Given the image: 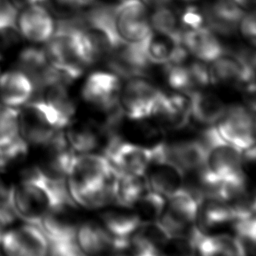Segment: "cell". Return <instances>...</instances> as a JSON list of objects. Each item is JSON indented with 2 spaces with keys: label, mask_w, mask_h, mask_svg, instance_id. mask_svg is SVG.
<instances>
[{
  "label": "cell",
  "mask_w": 256,
  "mask_h": 256,
  "mask_svg": "<svg viewBox=\"0 0 256 256\" xmlns=\"http://www.w3.org/2000/svg\"><path fill=\"white\" fill-rule=\"evenodd\" d=\"M11 194L16 217L37 226L47 215L75 205L66 180L53 178L39 167L26 170L20 181L12 186Z\"/></svg>",
  "instance_id": "obj_1"
},
{
  "label": "cell",
  "mask_w": 256,
  "mask_h": 256,
  "mask_svg": "<svg viewBox=\"0 0 256 256\" xmlns=\"http://www.w3.org/2000/svg\"><path fill=\"white\" fill-rule=\"evenodd\" d=\"M115 169L104 155H75L66 175V185L73 202L88 209L113 202L112 181Z\"/></svg>",
  "instance_id": "obj_2"
},
{
  "label": "cell",
  "mask_w": 256,
  "mask_h": 256,
  "mask_svg": "<svg viewBox=\"0 0 256 256\" xmlns=\"http://www.w3.org/2000/svg\"><path fill=\"white\" fill-rule=\"evenodd\" d=\"M202 141L207 153L201 168V180L207 188H212L243 172L242 151L224 141L216 127L207 128L202 135Z\"/></svg>",
  "instance_id": "obj_3"
},
{
  "label": "cell",
  "mask_w": 256,
  "mask_h": 256,
  "mask_svg": "<svg viewBox=\"0 0 256 256\" xmlns=\"http://www.w3.org/2000/svg\"><path fill=\"white\" fill-rule=\"evenodd\" d=\"M18 125L20 136L28 145L43 146L68 123L49 102L39 98L19 110Z\"/></svg>",
  "instance_id": "obj_4"
},
{
  "label": "cell",
  "mask_w": 256,
  "mask_h": 256,
  "mask_svg": "<svg viewBox=\"0 0 256 256\" xmlns=\"http://www.w3.org/2000/svg\"><path fill=\"white\" fill-rule=\"evenodd\" d=\"M203 196L196 191L181 187L166 199V205L157 219L172 238L188 235L196 226Z\"/></svg>",
  "instance_id": "obj_5"
},
{
  "label": "cell",
  "mask_w": 256,
  "mask_h": 256,
  "mask_svg": "<svg viewBox=\"0 0 256 256\" xmlns=\"http://www.w3.org/2000/svg\"><path fill=\"white\" fill-rule=\"evenodd\" d=\"M161 92L144 77L130 78L121 87L120 110L123 115L133 121L150 119Z\"/></svg>",
  "instance_id": "obj_6"
},
{
  "label": "cell",
  "mask_w": 256,
  "mask_h": 256,
  "mask_svg": "<svg viewBox=\"0 0 256 256\" xmlns=\"http://www.w3.org/2000/svg\"><path fill=\"white\" fill-rule=\"evenodd\" d=\"M104 156L117 172L143 177L154 158V147H146L111 136L104 150Z\"/></svg>",
  "instance_id": "obj_7"
},
{
  "label": "cell",
  "mask_w": 256,
  "mask_h": 256,
  "mask_svg": "<svg viewBox=\"0 0 256 256\" xmlns=\"http://www.w3.org/2000/svg\"><path fill=\"white\" fill-rule=\"evenodd\" d=\"M255 121L250 109L235 104L226 107L216 122V129L224 141L243 152L256 144Z\"/></svg>",
  "instance_id": "obj_8"
},
{
  "label": "cell",
  "mask_w": 256,
  "mask_h": 256,
  "mask_svg": "<svg viewBox=\"0 0 256 256\" xmlns=\"http://www.w3.org/2000/svg\"><path fill=\"white\" fill-rule=\"evenodd\" d=\"M146 5L141 0H123L114 8L116 32L124 43H142L153 33Z\"/></svg>",
  "instance_id": "obj_9"
},
{
  "label": "cell",
  "mask_w": 256,
  "mask_h": 256,
  "mask_svg": "<svg viewBox=\"0 0 256 256\" xmlns=\"http://www.w3.org/2000/svg\"><path fill=\"white\" fill-rule=\"evenodd\" d=\"M1 249L4 256H47L48 240L43 231L29 223L5 230Z\"/></svg>",
  "instance_id": "obj_10"
},
{
  "label": "cell",
  "mask_w": 256,
  "mask_h": 256,
  "mask_svg": "<svg viewBox=\"0 0 256 256\" xmlns=\"http://www.w3.org/2000/svg\"><path fill=\"white\" fill-rule=\"evenodd\" d=\"M121 81L113 72L91 73L82 87V97L88 104L110 113L119 106Z\"/></svg>",
  "instance_id": "obj_11"
},
{
  "label": "cell",
  "mask_w": 256,
  "mask_h": 256,
  "mask_svg": "<svg viewBox=\"0 0 256 256\" xmlns=\"http://www.w3.org/2000/svg\"><path fill=\"white\" fill-rule=\"evenodd\" d=\"M164 73L167 84L186 95L201 90L210 84L209 68L205 62L198 59L180 64H165Z\"/></svg>",
  "instance_id": "obj_12"
},
{
  "label": "cell",
  "mask_w": 256,
  "mask_h": 256,
  "mask_svg": "<svg viewBox=\"0 0 256 256\" xmlns=\"http://www.w3.org/2000/svg\"><path fill=\"white\" fill-rule=\"evenodd\" d=\"M209 74L210 83L235 87H244L255 78L252 68L237 51L227 52L214 60Z\"/></svg>",
  "instance_id": "obj_13"
},
{
  "label": "cell",
  "mask_w": 256,
  "mask_h": 256,
  "mask_svg": "<svg viewBox=\"0 0 256 256\" xmlns=\"http://www.w3.org/2000/svg\"><path fill=\"white\" fill-rule=\"evenodd\" d=\"M19 33L34 43L47 42L55 31V22L50 11L43 5L31 4L22 8L17 17Z\"/></svg>",
  "instance_id": "obj_14"
},
{
  "label": "cell",
  "mask_w": 256,
  "mask_h": 256,
  "mask_svg": "<svg viewBox=\"0 0 256 256\" xmlns=\"http://www.w3.org/2000/svg\"><path fill=\"white\" fill-rule=\"evenodd\" d=\"M150 118L154 119L159 126L167 129L184 128L191 119L188 95L161 92Z\"/></svg>",
  "instance_id": "obj_15"
},
{
  "label": "cell",
  "mask_w": 256,
  "mask_h": 256,
  "mask_svg": "<svg viewBox=\"0 0 256 256\" xmlns=\"http://www.w3.org/2000/svg\"><path fill=\"white\" fill-rule=\"evenodd\" d=\"M100 219V223L113 239L114 251L127 250L130 237L143 222L135 211L125 207L108 210L101 214Z\"/></svg>",
  "instance_id": "obj_16"
},
{
  "label": "cell",
  "mask_w": 256,
  "mask_h": 256,
  "mask_svg": "<svg viewBox=\"0 0 256 256\" xmlns=\"http://www.w3.org/2000/svg\"><path fill=\"white\" fill-rule=\"evenodd\" d=\"M42 163L38 166L45 174L57 178H66L75 157V152L67 142L64 132H57L45 145Z\"/></svg>",
  "instance_id": "obj_17"
},
{
  "label": "cell",
  "mask_w": 256,
  "mask_h": 256,
  "mask_svg": "<svg viewBox=\"0 0 256 256\" xmlns=\"http://www.w3.org/2000/svg\"><path fill=\"white\" fill-rule=\"evenodd\" d=\"M205 25L214 33L231 36L244 15L243 9L234 0H215L203 11Z\"/></svg>",
  "instance_id": "obj_18"
},
{
  "label": "cell",
  "mask_w": 256,
  "mask_h": 256,
  "mask_svg": "<svg viewBox=\"0 0 256 256\" xmlns=\"http://www.w3.org/2000/svg\"><path fill=\"white\" fill-rule=\"evenodd\" d=\"M182 44L189 53L203 62H213L228 51L208 27L182 31Z\"/></svg>",
  "instance_id": "obj_19"
},
{
  "label": "cell",
  "mask_w": 256,
  "mask_h": 256,
  "mask_svg": "<svg viewBox=\"0 0 256 256\" xmlns=\"http://www.w3.org/2000/svg\"><path fill=\"white\" fill-rule=\"evenodd\" d=\"M76 242L87 256H104L113 249V239L101 223L85 221L77 224Z\"/></svg>",
  "instance_id": "obj_20"
},
{
  "label": "cell",
  "mask_w": 256,
  "mask_h": 256,
  "mask_svg": "<svg viewBox=\"0 0 256 256\" xmlns=\"http://www.w3.org/2000/svg\"><path fill=\"white\" fill-rule=\"evenodd\" d=\"M206 146L199 139H187L166 145V156L183 173L199 170L206 159Z\"/></svg>",
  "instance_id": "obj_21"
},
{
  "label": "cell",
  "mask_w": 256,
  "mask_h": 256,
  "mask_svg": "<svg viewBox=\"0 0 256 256\" xmlns=\"http://www.w3.org/2000/svg\"><path fill=\"white\" fill-rule=\"evenodd\" d=\"M32 80L21 70H12L0 75V102L9 107L26 104L34 93Z\"/></svg>",
  "instance_id": "obj_22"
},
{
  "label": "cell",
  "mask_w": 256,
  "mask_h": 256,
  "mask_svg": "<svg viewBox=\"0 0 256 256\" xmlns=\"http://www.w3.org/2000/svg\"><path fill=\"white\" fill-rule=\"evenodd\" d=\"M188 97L190 118L202 125L215 124L226 109L221 98L203 89L192 92Z\"/></svg>",
  "instance_id": "obj_23"
},
{
  "label": "cell",
  "mask_w": 256,
  "mask_h": 256,
  "mask_svg": "<svg viewBox=\"0 0 256 256\" xmlns=\"http://www.w3.org/2000/svg\"><path fill=\"white\" fill-rule=\"evenodd\" d=\"M146 189L147 185L144 177L127 175L116 171L112 181L113 202L120 207L133 208Z\"/></svg>",
  "instance_id": "obj_24"
},
{
  "label": "cell",
  "mask_w": 256,
  "mask_h": 256,
  "mask_svg": "<svg viewBox=\"0 0 256 256\" xmlns=\"http://www.w3.org/2000/svg\"><path fill=\"white\" fill-rule=\"evenodd\" d=\"M65 133L68 144L79 154L91 153L100 144L98 129L90 124H70Z\"/></svg>",
  "instance_id": "obj_25"
},
{
  "label": "cell",
  "mask_w": 256,
  "mask_h": 256,
  "mask_svg": "<svg viewBox=\"0 0 256 256\" xmlns=\"http://www.w3.org/2000/svg\"><path fill=\"white\" fill-rule=\"evenodd\" d=\"M177 14L168 6H160L153 12L150 24L151 27L159 34L170 37L182 43V26L179 24Z\"/></svg>",
  "instance_id": "obj_26"
},
{
  "label": "cell",
  "mask_w": 256,
  "mask_h": 256,
  "mask_svg": "<svg viewBox=\"0 0 256 256\" xmlns=\"http://www.w3.org/2000/svg\"><path fill=\"white\" fill-rule=\"evenodd\" d=\"M165 205V197L147 188L134 207L142 221H156L163 212Z\"/></svg>",
  "instance_id": "obj_27"
},
{
  "label": "cell",
  "mask_w": 256,
  "mask_h": 256,
  "mask_svg": "<svg viewBox=\"0 0 256 256\" xmlns=\"http://www.w3.org/2000/svg\"><path fill=\"white\" fill-rule=\"evenodd\" d=\"M19 109L0 102V148L20 138L18 125Z\"/></svg>",
  "instance_id": "obj_28"
},
{
  "label": "cell",
  "mask_w": 256,
  "mask_h": 256,
  "mask_svg": "<svg viewBox=\"0 0 256 256\" xmlns=\"http://www.w3.org/2000/svg\"><path fill=\"white\" fill-rule=\"evenodd\" d=\"M12 186H8L0 178V220L7 226L16 218L12 205Z\"/></svg>",
  "instance_id": "obj_29"
},
{
  "label": "cell",
  "mask_w": 256,
  "mask_h": 256,
  "mask_svg": "<svg viewBox=\"0 0 256 256\" xmlns=\"http://www.w3.org/2000/svg\"><path fill=\"white\" fill-rule=\"evenodd\" d=\"M180 22L183 30L197 29L205 25V19L203 12L193 6H187L180 16Z\"/></svg>",
  "instance_id": "obj_30"
},
{
  "label": "cell",
  "mask_w": 256,
  "mask_h": 256,
  "mask_svg": "<svg viewBox=\"0 0 256 256\" xmlns=\"http://www.w3.org/2000/svg\"><path fill=\"white\" fill-rule=\"evenodd\" d=\"M239 29L241 34L253 43L256 40V10L242 16L239 22Z\"/></svg>",
  "instance_id": "obj_31"
},
{
  "label": "cell",
  "mask_w": 256,
  "mask_h": 256,
  "mask_svg": "<svg viewBox=\"0 0 256 256\" xmlns=\"http://www.w3.org/2000/svg\"><path fill=\"white\" fill-rule=\"evenodd\" d=\"M233 228L240 239L244 238L256 247V215Z\"/></svg>",
  "instance_id": "obj_32"
},
{
  "label": "cell",
  "mask_w": 256,
  "mask_h": 256,
  "mask_svg": "<svg viewBox=\"0 0 256 256\" xmlns=\"http://www.w3.org/2000/svg\"><path fill=\"white\" fill-rule=\"evenodd\" d=\"M243 99L246 107L253 113L256 112V80L243 87Z\"/></svg>",
  "instance_id": "obj_33"
},
{
  "label": "cell",
  "mask_w": 256,
  "mask_h": 256,
  "mask_svg": "<svg viewBox=\"0 0 256 256\" xmlns=\"http://www.w3.org/2000/svg\"><path fill=\"white\" fill-rule=\"evenodd\" d=\"M17 9L19 8H24L28 5L31 4H40V5H44L46 0H9Z\"/></svg>",
  "instance_id": "obj_34"
},
{
  "label": "cell",
  "mask_w": 256,
  "mask_h": 256,
  "mask_svg": "<svg viewBox=\"0 0 256 256\" xmlns=\"http://www.w3.org/2000/svg\"><path fill=\"white\" fill-rule=\"evenodd\" d=\"M242 9L256 10V0H234Z\"/></svg>",
  "instance_id": "obj_35"
},
{
  "label": "cell",
  "mask_w": 256,
  "mask_h": 256,
  "mask_svg": "<svg viewBox=\"0 0 256 256\" xmlns=\"http://www.w3.org/2000/svg\"><path fill=\"white\" fill-rule=\"evenodd\" d=\"M146 6L150 7H160V6H167L173 0H141Z\"/></svg>",
  "instance_id": "obj_36"
},
{
  "label": "cell",
  "mask_w": 256,
  "mask_h": 256,
  "mask_svg": "<svg viewBox=\"0 0 256 256\" xmlns=\"http://www.w3.org/2000/svg\"><path fill=\"white\" fill-rule=\"evenodd\" d=\"M6 230V225L0 220V244H1V240H2V237H3V234Z\"/></svg>",
  "instance_id": "obj_37"
},
{
  "label": "cell",
  "mask_w": 256,
  "mask_h": 256,
  "mask_svg": "<svg viewBox=\"0 0 256 256\" xmlns=\"http://www.w3.org/2000/svg\"><path fill=\"white\" fill-rule=\"evenodd\" d=\"M74 256H87V255H85V254H83L82 252H80V253H78V254H76V255H74Z\"/></svg>",
  "instance_id": "obj_38"
},
{
  "label": "cell",
  "mask_w": 256,
  "mask_h": 256,
  "mask_svg": "<svg viewBox=\"0 0 256 256\" xmlns=\"http://www.w3.org/2000/svg\"><path fill=\"white\" fill-rule=\"evenodd\" d=\"M212 256H228V255H222V254H217V255H212Z\"/></svg>",
  "instance_id": "obj_39"
},
{
  "label": "cell",
  "mask_w": 256,
  "mask_h": 256,
  "mask_svg": "<svg viewBox=\"0 0 256 256\" xmlns=\"http://www.w3.org/2000/svg\"><path fill=\"white\" fill-rule=\"evenodd\" d=\"M163 256H165V255H163ZM170 256H180V255H170Z\"/></svg>",
  "instance_id": "obj_40"
},
{
  "label": "cell",
  "mask_w": 256,
  "mask_h": 256,
  "mask_svg": "<svg viewBox=\"0 0 256 256\" xmlns=\"http://www.w3.org/2000/svg\"><path fill=\"white\" fill-rule=\"evenodd\" d=\"M255 132H256V121H255Z\"/></svg>",
  "instance_id": "obj_41"
}]
</instances>
